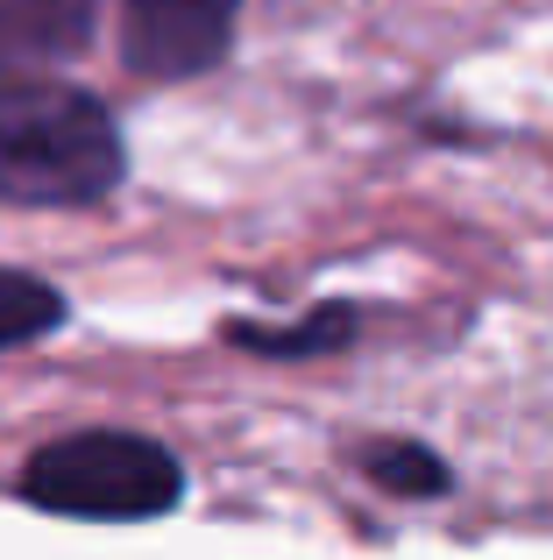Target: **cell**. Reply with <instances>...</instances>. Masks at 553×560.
Instances as JSON below:
<instances>
[{
  "label": "cell",
  "instance_id": "cell-4",
  "mask_svg": "<svg viewBox=\"0 0 553 560\" xmlns=\"http://www.w3.org/2000/svg\"><path fill=\"white\" fill-rule=\"evenodd\" d=\"M99 0H0V71H50L93 43Z\"/></svg>",
  "mask_w": 553,
  "mask_h": 560
},
{
  "label": "cell",
  "instance_id": "cell-2",
  "mask_svg": "<svg viewBox=\"0 0 553 560\" xmlns=\"http://www.w3.org/2000/svg\"><path fill=\"white\" fill-rule=\"evenodd\" d=\"M22 497L50 518L136 525V518H164L185 497V462L142 433H79V440H50L22 468Z\"/></svg>",
  "mask_w": 553,
  "mask_h": 560
},
{
  "label": "cell",
  "instance_id": "cell-6",
  "mask_svg": "<svg viewBox=\"0 0 553 560\" xmlns=\"http://www.w3.org/2000/svg\"><path fill=\"white\" fill-rule=\"evenodd\" d=\"M64 327V291L28 270H0V348H28Z\"/></svg>",
  "mask_w": 553,
  "mask_h": 560
},
{
  "label": "cell",
  "instance_id": "cell-7",
  "mask_svg": "<svg viewBox=\"0 0 553 560\" xmlns=\"http://www.w3.org/2000/svg\"><path fill=\"white\" fill-rule=\"evenodd\" d=\"M362 468H369L390 497H419V504H426V497H447V462H440V454H426V447H412V440L369 447V454H362Z\"/></svg>",
  "mask_w": 553,
  "mask_h": 560
},
{
  "label": "cell",
  "instance_id": "cell-3",
  "mask_svg": "<svg viewBox=\"0 0 553 560\" xmlns=\"http://www.w3.org/2000/svg\"><path fill=\"white\" fill-rule=\"evenodd\" d=\"M242 0H114V43L136 79H199L235 50Z\"/></svg>",
  "mask_w": 553,
  "mask_h": 560
},
{
  "label": "cell",
  "instance_id": "cell-1",
  "mask_svg": "<svg viewBox=\"0 0 553 560\" xmlns=\"http://www.w3.org/2000/svg\"><path fill=\"white\" fill-rule=\"evenodd\" d=\"M121 171V128L93 93L50 71H0V199L99 206Z\"/></svg>",
  "mask_w": 553,
  "mask_h": 560
},
{
  "label": "cell",
  "instance_id": "cell-5",
  "mask_svg": "<svg viewBox=\"0 0 553 560\" xmlns=\"http://www.w3.org/2000/svg\"><path fill=\"white\" fill-rule=\"evenodd\" d=\"M227 341L235 348H249V355H327V348H341V341H355V305H319V313H305L298 327H249V319H235L227 327Z\"/></svg>",
  "mask_w": 553,
  "mask_h": 560
}]
</instances>
